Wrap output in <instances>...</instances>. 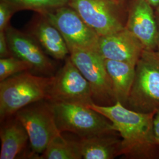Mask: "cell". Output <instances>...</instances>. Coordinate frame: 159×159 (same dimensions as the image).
I'll use <instances>...</instances> for the list:
<instances>
[{
	"instance_id": "cell-17",
	"label": "cell",
	"mask_w": 159,
	"mask_h": 159,
	"mask_svg": "<svg viewBox=\"0 0 159 159\" xmlns=\"http://www.w3.org/2000/svg\"><path fill=\"white\" fill-rule=\"evenodd\" d=\"M39 159H83L75 141L65 139L62 135L56 137L50 143Z\"/></svg>"
},
{
	"instance_id": "cell-7",
	"label": "cell",
	"mask_w": 159,
	"mask_h": 159,
	"mask_svg": "<svg viewBox=\"0 0 159 159\" xmlns=\"http://www.w3.org/2000/svg\"><path fill=\"white\" fill-rule=\"evenodd\" d=\"M47 101L78 103L87 106L94 102L89 82L70 57L66 58L64 66L54 76Z\"/></svg>"
},
{
	"instance_id": "cell-4",
	"label": "cell",
	"mask_w": 159,
	"mask_h": 159,
	"mask_svg": "<svg viewBox=\"0 0 159 159\" xmlns=\"http://www.w3.org/2000/svg\"><path fill=\"white\" fill-rule=\"evenodd\" d=\"M136 111L150 113L159 107V53L144 50L136 66L128 102Z\"/></svg>"
},
{
	"instance_id": "cell-14",
	"label": "cell",
	"mask_w": 159,
	"mask_h": 159,
	"mask_svg": "<svg viewBox=\"0 0 159 159\" xmlns=\"http://www.w3.org/2000/svg\"><path fill=\"white\" fill-rule=\"evenodd\" d=\"M32 34L46 54L53 58L64 60L70 54L62 35L44 17L34 24Z\"/></svg>"
},
{
	"instance_id": "cell-25",
	"label": "cell",
	"mask_w": 159,
	"mask_h": 159,
	"mask_svg": "<svg viewBox=\"0 0 159 159\" xmlns=\"http://www.w3.org/2000/svg\"><path fill=\"white\" fill-rule=\"evenodd\" d=\"M116 1L117 2V1H123V0H116Z\"/></svg>"
},
{
	"instance_id": "cell-21",
	"label": "cell",
	"mask_w": 159,
	"mask_h": 159,
	"mask_svg": "<svg viewBox=\"0 0 159 159\" xmlns=\"http://www.w3.org/2000/svg\"><path fill=\"white\" fill-rule=\"evenodd\" d=\"M11 56L6 37V31H0V57L2 58Z\"/></svg>"
},
{
	"instance_id": "cell-19",
	"label": "cell",
	"mask_w": 159,
	"mask_h": 159,
	"mask_svg": "<svg viewBox=\"0 0 159 159\" xmlns=\"http://www.w3.org/2000/svg\"><path fill=\"white\" fill-rule=\"evenodd\" d=\"M30 70H33V67L30 64L15 56L0 59V81Z\"/></svg>"
},
{
	"instance_id": "cell-5",
	"label": "cell",
	"mask_w": 159,
	"mask_h": 159,
	"mask_svg": "<svg viewBox=\"0 0 159 159\" xmlns=\"http://www.w3.org/2000/svg\"><path fill=\"white\" fill-rule=\"evenodd\" d=\"M43 101L31 104L16 114L29 134L35 154L43 153L48 144L62 133L57 127L52 103Z\"/></svg>"
},
{
	"instance_id": "cell-20",
	"label": "cell",
	"mask_w": 159,
	"mask_h": 159,
	"mask_svg": "<svg viewBox=\"0 0 159 159\" xmlns=\"http://www.w3.org/2000/svg\"><path fill=\"white\" fill-rule=\"evenodd\" d=\"M16 11L11 5L6 0L0 1V31H5L13 13Z\"/></svg>"
},
{
	"instance_id": "cell-16",
	"label": "cell",
	"mask_w": 159,
	"mask_h": 159,
	"mask_svg": "<svg viewBox=\"0 0 159 159\" xmlns=\"http://www.w3.org/2000/svg\"><path fill=\"white\" fill-rule=\"evenodd\" d=\"M104 64L112 83L116 100L125 104L128 102L134 83L136 66L123 61L105 59Z\"/></svg>"
},
{
	"instance_id": "cell-15",
	"label": "cell",
	"mask_w": 159,
	"mask_h": 159,
	"mask_svg": "<svg viewBox=\"0 0 159 159\" xmlns=\"http://www.w3.org/2000/svg\"><path fill=\"white\" fill-rule=\"evenodd\" d=\"M0 159H16L25 149L29 134L22 123L16 117L1 128Z\"/></svg>"
},
{
	"instance_id": "cell-9",
	"label": "cell",
	"mask_w": 159,
	"mask_h": 159,
	"mask_svg": "<svg viewBox=\"0 0 159 159\" xmlns=\"http://www.w3.org/2000/svg\"><path fill=\"white\" fill-rule=\"evenodd\" d=\"M115 0H69L68 6L99 36L124 29L116 9Z\"/></svg>"
},
{
	"instance_id": "cell-11",
	"label": "cell",
	"mask_w": 159,
	"mask_h": 159,
	"mask_svg": "<svg viewBox=\"0 0 159 159\" xmlns=\"http://www.w3.org/2000/svg\"><path fill=\"white\" fill-rule=\"evenodd\" d=\"M5 31L12 56L30 64L34 71L46 75H52L55 66L33 36L9 26Z\"/></svg>"
},
{
	"instance_id": "cell-18",
	"label": "cell",
	"mask_w": 159,
	"mask_h": 159,
	"mask_svg": "<svg viewBox=\"0 0 159 159\" xmlns=\"http://www.w3.org/2000/svg\"><path fill=\"white\" fill-rule=\"evenodd\" d=\"M14 9L17 10H31L40 14L52 9L68 6L69 0H6Z\"/></svg>"
},
{
	"instance_id": "cell-8",
	"label": "cell",
	"mask_w": 159,
	"mask_h": 159,
	"mask_svg": "<svg viewBox=\"0 0 159 159\" xmlns=\"http://www.w3.org/2000/svg\"><path fill=\"white\" fill-rule=\"evenodd\" d=\"M69 51L71 61L89 82L93 98L102 102L116 100L104 59L101 55L94 50L75 48Z\"/></svg>"
},
{
	"instance_id": "cell-23",
	"label": "cell",
	"mask_w": 159,
	"mask_h": 159,
	"mask_svg": "<svg viewBox=\"0 0 159 159\" xmlns=\"http://www.w3.org/2000/svg\"><path fill=\"white\" fill-rule=\"evenodd\" d=\"M156 20L157 23V27H158V39H157V50L159 53V6L156 8Z\"/></svg>"
},
{
	"instance_id": "cell-2",
	"label": "cell",
	"mask_w": 159,
	"mask_h": 159,
	"mask_svg": "<svg viewBox=\"0 0 159 159\" xmlns=\"http://www.w3.org/2000/svg\"><path fill=\"white\" fill-rule=\"evenodd\" d=\"M53 79L54 76H37L27 71L1 81V119L9 117L31 104L48 100Z\"/></svg>"
},
{
	"instance_id": "cell-1",
	"label": "cell",
	"mask_w": 159,
	"mask_h": 159,
	"mask_svg": "<svg viewBox=\"0 0 159 159\" xmlns=\"http://www.w3.org/2000/svg\"><path fill=\"white\" fill-rule=\"evenodd\" d=\"M90 108L111 121L113 129L121 137V155L133 159H150L159 156V146L154 140L155 111L143 113L125 108L116 101L111 106L93 102Z\"/></svg>"
},
{
	"instance_id": "cell-24",
	"label": "cell",
	"mask_w": 159,
	"mask_h": 159,
	"mask_svg": "<svg viewBox=\"0 0 159 159\" xmlns=\"http://www.w3.org/2000/svg\"><path fill=\"white\" fill-rule=\"evenodd\" d=\"M153 8H157L159 6V0H146Z\"/></svg>"
},
{
	"instance_id": "cell-12",
	"label": "cell",
	"mask_w": 159,
	"mask_h": 159,
	"mask_svg": "<svg viewBox=\"0 0 159 159\" xmlns=\"http://www.w3.org/2000/svg\"><path fill=\"white\" fill-rule=\"evenodd\" d=\"M153 8L146 0H134L125 26L148 51H156L157 47L158 27Z\"/></svg>"
},
{
	"instance_id": "cell-6",
	"label": "cell",
	"mask_w": 159,
	"mask_h": 159,
	"mask_svg": "<svg viewBox=\"0 0 159 159\" xmlns=\"http://www.w3.org/2000/svg\"><path fill=\"white\" fill-rule=\"evenodd\" d=\"M41 14L57 28L69 50L76 48L96 50L100 36L70 6L52 9Z\"/></svg>"
},
{
	"instance_id": "cell-26",
	"label": "cell",
	"mask_w": 159,
	"mask_h": 159,
	"mask_svg": "<svg viewBox=\"0 0 159 159\" xmlns=\"http://www.w3.org/2000/svg\"><path fill=\"white\" fill-rule=\"evenodd\" d=\"M115 1H116V0H115Z\"/></svg>"
},
{
	"instance_id": "cell-22",
	"label": "cell",
	"mask_w": 159,
	"mask_h": 159,
	"mask_svg": "<svg viewBox=\"0 0 159 159\" xmlns=\"http://www.w3.org/2000/svg\"><path fill=\"white\" fill-rule=\"evenodd\" d=\"M153 133L155 142L159 146V107L155 111L154 115Z\"/></svg>"
},
{
	"instance_id": "cell-3",
	"label": "cell",
	"mask_w": 159,
	"mask_h": 159,
	"mask_svg": "<svg viewBox=\"0 0 159 159\" xmlns=\"http://www.w3.org/2000/svg\"><path fill=\"white\" fill-rule=\"evenodd\" d=\"M51 103L61 133L71 132L83 138L116 131L105 117L89 106L71 102Z\"/></svg>"
},
{
	"instance_id": "cell-13",
	"label": "cell",
	"mask_w": 159,
	"mask_h": 159,
	"mask_svg": "<svg viewBox=\"0 0 159 159\" xmlns=\"http://www.w3.org/2000/svg\"><path fill=\"white\" fill-rule=\"evenodd\" d=\"M111 134L83 137L75 141L83 159H111L121 155V140Z\"/></svg>"
},
{
	"instance_id": "cell-10",
	"label": "cell",
	"mask_w": 159,
	"mask_h": 159,
	"mask_svg": "<svg viewBox=\"0 0 159 159\" xmlns=\"http://www.w3.org/2000/svg\"><path fill=\"white\" fill-rule=\"evenodd\" d=\"M144 50L141 42L125 27L116 33L100 36L96 51L105 60L136 66Z\"/></svg>"
}]
</instances>
